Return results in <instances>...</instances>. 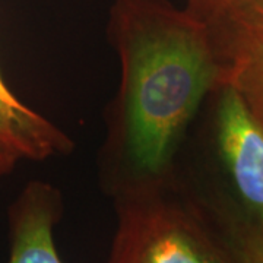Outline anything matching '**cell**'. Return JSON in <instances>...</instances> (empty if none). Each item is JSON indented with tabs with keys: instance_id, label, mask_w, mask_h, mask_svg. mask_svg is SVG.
I'll use <instances>...</instances> for the list:
<instances>
[{
	"instance_id": "obj_1",
	"label": "cell",
	"mask_w": 263,
	"mask_h": 263,
	"mask_svg": "<svg viewBox=\"0 0 263 263\" xmlns=\"http://www.w3.org/2000/svg\"><path fill=\"white\" fill-rule=\"evenodd\" d=\"M111 38L122 66L124 145L138 179H165L183 132L219 88L224 65L208 24L165 0H116Z\"/></svg>"
},
{
	"instance_id": "obj_2",
	"label": "cell",
	"mask_w": 263,
	"mask_h": 263,
	"mask_svg": "<svg viewBox=\"0 0 263 263\" xmlns=\"http://www.w3.org/2000/svg\"><path fill=\"white\" fill-rule=\"evenodd\" d=\"M195 197L165 179L117 192V230L107 263H240L231 240Z\"/></svg>"
},
{
	"instance_id": "obj_3",
	"label": "cell",
	"mask_w": 263,
	"mask_h": 263,
	"mask_svg": "<svg viewBox=\"0 0 263 263\" xmlns=\"http://www.w3.org/2000/svg\"><path fill=\"white\" fill-rule=\"evenodd\" d=\"M218 89L216 143L234 196L221 227H263V124L234 86L222 84Z\"/></svg>"
},
{
	"instance_id": "obj_4",
	"label": "cell",
	"mask_w": 263,
	"mask_h": 263,
	"mask_svg": "<svg viewBox=\"0 0 263 263\" xmlns=\"http://www.w3.org/2000/svg\"><path fill=\"white\" fill-rule=\"evenodd\" d=\"M62 214L60 196L44 183H32L10 211L8 263H63L54 245V226Z\"/></svg>"
},
{
	"instance_id": "obj_5",
	"label": "cell",
	"mask_w": 263,
	"mask_h": 263,
	"mask_svg": "<svg viewBox=\"0 0 263 263\" xmlns=\"http://www.w3.org/2000/svg\"><path fill=\"white\" fill-rule=\"evenodd\" d=\"M0 143L18 158L44 160L72 148V141L60 129L21 101L0 94Z\"/></svg>"
},
{
	"instance_id": "obj_6",
	"label": "cell",
	"mask_w": 263,
	"mask_h": 263,
	"mask_svg": "<svg viewBox=\"0 0 263 263\" xmlns=\"http://www.w3.org/2000/svg\"><path fill=\"white\" fill-rule=\"evenodd\" d=\"M224 65L222 84H230L263 124V43H247L219 53Z\"/></svg>"
},
{
	"instance_id": "obj_7",
	"label": "cell",
	"mask_w": 263,
	"mask_h": 263,
	"mask_svg": "<svg viewBox=\"0 0 263 263\" xmlns=\"http://www.w3.org/2000/svg\"><path fill=\"white\" fill-rule=\"evenodd\" d=\"M202 19L212 32L218 53L238 44L263 43V0H231Z\"/></svg>"
},
{
	"instance_id": "obj_8",
	"label": "cell",
	"mask_w": 263,
	"mask_h": 263,
	"mask_svg": "<svg viewBox=\"0 0 263 263\" xmlns=\"http://www.w3.org/2000/svg\"><path fill=\"white\" fill-rule=\"evenodd\" d=\"M240 263H263V227L238 226L224 228Z\"/></svg>"
},
{
	"instance_id": "obj_9",
	"label": "cell",
	"mask_w": 263,
	"mask_h": 263,
	"mask_svg": "<svg viewBox=\"0 0 263 263\" xmlns=\"http://www.w3.org/2000/svg\"><path fill=\"white\" fill-rule=\"evenodd\" d=\"M228 2L231 0H187V8L195 12L197 16L206 18L218 12L221 8H224Z\"/></svg>"
},
{
	"instance_id": "obj_10",
	"label": "cell",
	"mask_w": 263,
	"mask_h": 263,
	"mask_svg": "<svg viewBox=\"0 0 263 263\" xmlns=\"http://www.w3.org/2000/svg\"><path fill=\"white\" fill-rule=\"evenodd\" d=\"M18 160L19 158L12 151H9L6 146H3L0 143V176L8 173Z\"/></svg>"
},
{
	"instance_id": "obj_11",
	"label": "cell",
	"mask_w": 263,
	"mask_h": 263,
	"mask_svg": "<svg viewBox=\"0 0 263 263\" xmlns=\"http://www.w3.org/2000/svg\"><path fill=\"white\" fill-rule=\"evenodd\" d=\"M0 94L3 95L6 100H9V101H19L18 97H15V95L12 94V91L8 88V85H6V82H5V79L2 78V73H0Z\"/></svg>"
}]
</instances>
